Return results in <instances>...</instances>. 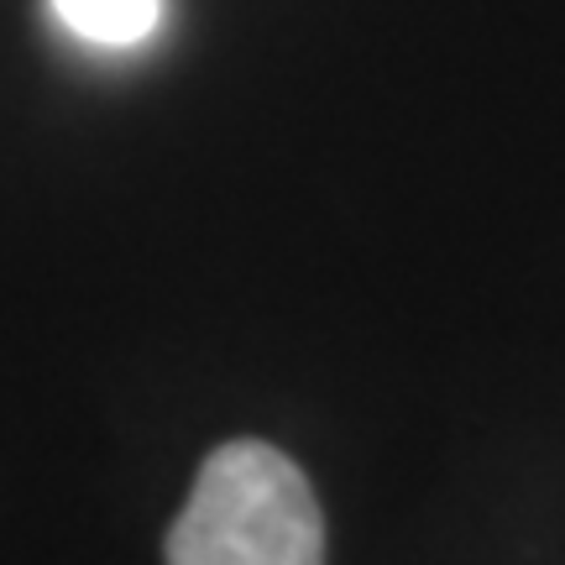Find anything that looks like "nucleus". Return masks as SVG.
I'll return each instance as SVG.
<instances>
[{
    "mask_svg": "<svg viewBox=\"0 0 565 565\" xmlns=\"http://www.w3.org/2000/svg\"><path fill=\"white\" fill-rule=\"evenodd\" d=\"M74 38L95 47H137L158 32L162 0H47Z\"/></svg>",
    "mask_w": 565,
    "mask_h": 565,
    "instance_id": "f03ea898",
    "label": "nucleus"
},
{
    "mask_svg": "<svg viewBox=\"0 0 565 565\" xmlns=\"http://www.w3.org/2000/svg\"><path fill=\"white\" fill-rule=\"evenodd\" d=\"M168 565H324L315 487L267 440L210 450L168 529Z\"/></svg>",
    "mask_w": 565,
    "mask_h": 565,
    "instance_id": "f257e3e1",
    "label": "nucleus"
}]
</instances>
